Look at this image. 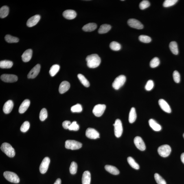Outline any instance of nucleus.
<instances>
[{
	"label": "nucleus",
	"instance_id": "f257e3e1",
	"mask_svg": "<svg viewBox=\"0 0 184 184\" xmlns=\"http://www.w3.org/2000/svg\"><path fill=\"white\" fill-rule=\"evenodd\" d=\"M88 67L91 68H95L98 67L101 63V60L99 55L93 54L88 55L86 58Z\"/></svg>",
	"mask_w": 184,
	"mask_h": 184
},
{
	"label": "nucleus",
	"instance_id": "f03ea898",
	"mask_svg": "<svg viewBox=\"0 0 184 184\" xmlns=\"http://www.w3.org/2000/svg\"><path fill=\"white\" fill-rule=\"evenodd\" d=\"M2 151L10 158H13L15 155V152L14 149L9 143H5L2 144L1 146Z\"/></svg>",
	"mask_w": 184,
	"mask_h": 184
},
{
	"label": "nucleus",
	"instance_id": "7ed1b4c3",
	"mask_svg": "<svg viewBox=\"0 0 184 184\" xmlns=\"http://www.w3.org/2000/svg\"><path fill=\"white\" fill-rule=\"evenodd\" d=\"M3 176L8 181L11 183H19L20 178L15 173L6 171L3 173Z\"/></svg>",
	"mask_w": 184,
	"mask_h": 184
},
{
	"label": "nucleus",
	"instance_id": "20e7f679",
	"mask_svg": "<svg viewBox=\"0 0 184 184\" xmlns=\"http://www.w3.org/2000/svg\"><path fill=\"white\" fill-rule=\"evenodd\" d=\"M126 78L124 75H121L117 77L112 84V86L116 90H118L124 85Z\"/></svg>",
	"mask_w": 184,
	"mask_h": 184
},
{
	"label": "nucleus",
	"instance_id": "39448f33",
	"mask_svg": "<svg viewBox=\"0 0 184 184\" xmlns=\"http://www.w3.org/2000/svg\"><path fill=\"white\" fill-rule=\"evenodd\" d=\"M82 143L74 140H68L65 142V147L66 148L72 150H77L81 148Z\"/></svg>",
	"mask_w": 184,
	"mask_h": 184
},
{
	"label": "nucleus",
	"instance_id": "423d86ee",
	"mask_svg": "<svg viewBox=\"0 0 184 184\" xmlns=\"http://www.w3.org/2000/svg\"><path fill=\"white\" fill-rule=\"evenodd\" d=\"M171 147L169 145H162L158 148V152L159 155L163 157H167L170 155L171 152Z\"/></svg>",
	"mask_w": 184,
	"mask_h": 184
},
{
	"label": "nucleus",
	"instance_id": "0eeeda50",
	"mask_svg": "<svg viewBox=\"0 0 184 184\" xmlns=\"http://www.w3.org/2000/svg\"><path fill=\"white\" fill-rule=\"evenodd\" d=\"M113 126H114V133L116 137L117 138L120 137L122 135L123 132L122 122L120 120H116Z\"/></svg>",
	"mask_w": 184,
	"mask_h": 184
},
{
	"label": "nucleus",
	"instance_id": "6e6552de",
	"mask_svg": "<svg viewBox=\"0 0 184 184\" xmlns=\"http://www.w3.org/2000/svg\"><path fill=\"white\" fill-rule=\"evenodd\" d=\"M106 109V106L104 104H99L95 106L93 112L94 115L97 117H100L104 113Z\"/></svg>",
	"mask_w": 184,
	"mask_h": 184
},
{
	"label": "nucleus",
	"instance_id": "1a4fd4ad",
	"mask_svg": "<svg viewBox=\"0 0 184 184\" xmlns=\"http://www.w3.org/2000/svg\"><path fill=\"white\" fill-rule=\"evenodd\" d=\"M50 162V160L49 158L46 157L44 158L39 167L40 172L41 174H44L47 172Z\"/></svg>",
	"mask_w": 184,
	"mask_h": 184
},
{
	"label": "nucleus",
	"instance_id": "9d476101",
	"mask_svg": "<svg viewBox=\"0 0 184 184\" xmlns=\"http://www.w3.org/2000/svg\"><path fill=\"white\" fill-rule=\"evenodd\" d=\"M86 135L90 139H96L100 137L98 132L93 128H88L86 130Z\"/></svg>",
	"mask_w": 184,
	"mask_h": 184
},
{
	"label": "nucleus",
	"instance_id": "9b49d317",
	"mask_svg": "<svg viewBox=\"0 0 184 184\" xmlns=\"http://www.w3.org/2000/svg\"><path fill=\"white\" fill-rule=\"evenodd\" d=\"M3 81L7 83H14L17 81L18 78L16 75L10 74H3L1 76Z\"/></svg>",
	"mask_w": 184,
	"mask_h": 184
},
{
	"label": "nucleus",
	"instance_id": "f8f14e48",
	"mask_svg": "<svg viewBox=\"0 0 184 184\" xmlns=\"http://www.w3.org/2000/svg\"><path fill=\"white\" fill-rule=\"evenodd\" d=\"M128 24L130 27L133 28L138 29H143V26L138 20L131 18L129 19L128 21Z\"/></svg>",
	"mask_w": 184,
	"mask_h": 184
},
{
	"label": "nucleus",
	"instance_id": "ddd939ff",
	"mask_svg": "<svg viewBox=\"0 0 184 184\" xmlns=\"http://www.w3.org/2000/svg\"><path fill=\"white\" fill-rule=\"evenodd\" d=\"M134 143L135 146L139 150L144 151L146 149V146L142 138L139 137H137L134 138Z\"/></svg>",
	"mask_w": 184,
	"mask_h": 184
},
{
	"label": "nucleus",
	"instance_id": "4468645a",
	"mask_svg": "<svg viewBox=\"0 0 184 184\" xmlns=\"http://www.w3.org/2000/svg\"><path fill=\"white\" fill-rule=\"evenodd\" d=\"M40 69V64H37L29 72L27 75L28 78H35L39 73Z\"/></svg>",
	"mask_w": 184,
	"mask_h": 184
},
{
	"label": "nucleus",
	"instance_id": "2eb2a0df",
	"mask_svg": "<svg viewBox=\"0 0 184 184\" xmlns=\"http://www.w3.org/2000/svg\"><path fill=\"white\" fill-rule=\"evenodd\" d=\"M40 16L36 15L29 18L27 22V25L29 27H32L36 25L40 21Z\"/></svg>",
	"mask_w": 184,
	"mask_h": 184
},
{
	"label": "nucleus",
	"instance_id": "dca6fc26",
	"mask_svg": "<svg viewBox=\"0 0 184 184\" xmlns=\"http://www.w3.org/2000/svg\"><path fill=\"white\" fill-rule=\"evenodd\" d=\"M159 104L161 109L164 111L168 113H170L172 112L170 106L164 99H160L159 101Z\"/></svg>",
	"mask_w": 184,
	"mask_h": 184
},
{
	"label": "nucleus",
	"instance_id": "f3484780",
	"mask_svg": "<svg viewBox=\"0 0 184 184\" xmlns=\"http://www.w3.org/2000/svg\"><path fill=\"white\" fill-rule=\"evenodd\" d=\"M64 17L68 20H72L76 18L77 14L75 11L72 10H66L63 13Z\"/></svg>",
	"mask_w": 184,
	"mask_h": 184
},
{
	"label": "nucleus",
	"instance_id": "a211bd4d",
	"mask_svg": "<svg viewBox=\"0 0 184 184\" xmlns=\"http://www.w3.org/2000/svg\"><path fill=\"white\" fill-rule=\"evenodd\" d=\"M14 105L12 101L9 100L7 101L3 106V110L4 113L6 114L10 113L13 108Z\"/></svg>",
	"mask_w": 184,
	"mask_h": 184
},
{
	"label": "nucleus",
	"instance_id": "6ab92c4d",
	"mask_svg": "<svg viewBox=\"0 0 184 184\" xmlns=\"http://www.w3.org/2000/svg\"><path fill=\"white\" fill-rule=\"evenodd\" d=\"M30 105V101L28 99L24 100L20 105L19 110V113L23 114L26 111Z\"/></svg>",
	"mask_w": 184,
	"mask_h": 184
},
{
	"label": "nucleus",
	"instance_id": "aec40b11",
	"mask_svg": "<svg viewBox=\"0 0 184 184\" xmlns=\"http://www.w3.org/2000/svg\"><path fill=\"white\" fill-rule=\"evenodd\" d=\"M32 51L30 49H28L24 52L22 56V60L24 62H28L32 58Z\"/></svg>",
	"mask_w": 184,
	"mask_h": 184
},
{
	"label": "nucleus",
	"instance_id": "412c9836",
	"mask_svg": "<svg viewBox=\"0 0 184 184\" xmlns=\"http://www.w3.org/2000/svg\"><path fill=\"white\" fill-rule=\"evenodd\" d=\"M70 84L67 81H64L61 83L60 85L59 91L61 94H63L67 92L69 89Z\"/></svg>",
	"mask_w": 184,
	"mask_h": 184
},
{
	"label": "nucleus",
	"instance_id": "4be33fe9",
	"mask_svg": "<svg viewBox=\"0 0 184 184\" xmlns=\"http://www.w3.org/2000/svg\"><path fill=\"white\" fill-rule=\"evenodd\" d=\"M91 174L89 171H86L83 174L82 178V184H90Z\"/></svg>",
	"mask_w": 184,
	"mask_h": 184
},
{
	"label": "nucleus",
	"instance_id": "5701e85b",
	"mask_svg": "<svg viewBox=\"0 0 184 184\" xmlns=\"http://www.w3.org/2000/svg\"><path fill=\"white\" fill-rule=\"evenodd\" d=\"M150 126L153 130L156 131H159L162 129L161 126L153 119H150L149 121Z\"/></svg>",
	"mask_w": 184,
	"mask_h": 184
},
{
	"label": "nucleus",
	"instance_id": "b1692460",
	"mask_svg": "<svg viewBox=\"0 0 184 184\" xmlns=\"http://www.w3.org/2000/svg\"><path fill=\"white\" fill-rule=\"evenodd\" d=\"M97 25L93 23H89L84 25L82 28L83 30L86 32H91L97 28Z\"/></svg>",
	"mask_w": 184,
	"mask_h": 184
},
{
	"label": "nucleus",
	"instance_id": "393cba45",
	"mask_svg": "<svg viewBox=\"0 0 184 184\" xmlns=\"http://www.w3.org/2000/svg\"><path fill=\"white\" fill-rule=\"evenodd\" d=\"M105 168L108 172L114 175H117L119 174V171L116 167L110 165H106L105 166Z\"/></svg>",
	"mask_w": 184,
	"mask_h": 184
},
{
	"label": "nucleus",
	"instance_id": "a878e982",
	"mask_svg": "<svg viewBox=\"0 0 184 184\" xmlns=\"http://www.w3.org/2000/svg\"><path fill=\"white\" fill-rule=\"evenodd\" d=\"M137 115L135 108H132L130 110L129 115V122L131 124L135 122L136 119H137Z\"/></svg>",
	"mask_w": 184,
	"mask_h": 184
},
{
	"label": "nucleus",
	"instance_id": "bb28decb",
	"mask_svg": "<svg viewBox=\"0 0 184 184\" xmlns=\"http://www.w3.org/2000/svg\"><path fill=\"white\" fill-rule=\"evenodd\" d=\"M13 65V62L11 61L4 60L0 62V67L3 69H9Z\"/></svg>",
	"mask_w": 184,
	"mask_h": 184
},
{
	"label": "nucleus",
	"instance_id": "cd10ccee",
	"mask_svg": "<svg viewBox=\"0 0 184 184\" xmlns=\"http://www.w3.org/2000/svg\"><path fill=\"white\" fill-rule=\"evenodd\" d=\"M111 26L110 25L104 24L102 25L99 29L98 32L100 34H104L107 33L110 30Z\"/></svg>",
	"mask_w": 184,
	"mask_h": 184
},
{
	"label": "nucleus",
	"instance_id": "c85d7f7f",
	"mask_svg": "<svg viewBox=\"0 0 184 184\" xmlns=\"http://www.w3.org/2000/svg\"><path fill=\"white\" fill-rule=\"evenodd\" d=\"M169 47L173 54L175 55L178 54L179 51H178L177 44L176 42H171L169 45Z\"/></svg>",
	"mask_w": 184,
	"mask_h": 184
},
{
	"label": "nucleus",
	"instance_id": "c756f323",
	"mask_svg": "<svg viewBox=\"0 0 184 184\" xmlns=\"http://www.w3.org/2000/svg\"><path fill=\"white\" fill-rule=\"evenodd\" d=\"M9 13V8L7 6H3L0 9V17L4 18L8 16Z\"/></svg>",
	"mask_w": 184,
	"mask_h": 184
},
{
	"label": "nucleus",
	"instance_id": "7c9ffc66",
	"mask_svg": "<svg viewBox=\"0 0 184 184\" xmlns=\"http://www.w3.org/2000/svg\"><path fill=\"white\" fill-rule=\"evenodd\" d=\"M60 69V66L58 64H54L51 68L49 71V74L51 76H54L58 73Z\"/></svg>",
	"mask_w": 184,
	"mask_h": 184
},
{
	"label": "nucleus",
	"instance_id": "2f4dec72",
	"mask_svg": "<svg viewBox=\"0 0 184 184\" xmlns=\"http://www.w3.org/2000/svg\"><path fill=\"white\" fill-rule=\"evenodd\" d=\"M78 77L79 80H80V81L83 85L86 87H89L90 86L89 83L83 75L79 74L78 75Z\"/></svg>",
	"mask_w": 184,
	"mask_h": 184
},
{
	"label": "nucleus",
	"instance_id": "473e14b6",
	"mask_svg": "<svg viewBox=\"0 0 184 184\" xmlns=\"http://www.w3.org/2000/svg\"><path fill=\"white\" fill-rule=\"evenodd\" d=\"M5 39V41L9 43H17L19 41V39L9 34L6 35Z\"/></svg>",
	"mask_w": 184,
	"mask_h": 184
},
{
	"label": "nucleus",
	"instance_id": "72a5a7b5",
	"mask_svg": "<svg viewBox=\"0 0 184 184\" xmlns=\"http://www.w3.org/2000/svg\"><path fill=\"white\" fill-rule=\"evenodd\" d=\"M128 162L129 165L132 168L136 169V170H139V166L138 164L136 162L133 158L131 157H129L127 158Z\"/></svg>",
	"mask_w": 184,
	"mask_h": 184
},
{
	"label": "nucleus",
	"instance_id": "f704fd0d",
	"mask_svg": "<svg viewBox=\"0 0 184 184\" xmlns=\"http://www.w3.org/2000/svg\"><path fill=\"white\" fill-rule=\"evenodd\" d=\"M110 49L112 50L118 51L121 49V46L120 44L116 41H113L110 43Z\"/></svg>",
	"mask_w": 184,
	"mask_h": 184
},
{
	"label": "nucleus",
	"instance_id": "c9c22d12",
	"mask_svg": "<svg viewBox=\"0 0 184 184\" xmlns=\"http://www.w3.org/2000/svg\"><path fill=\"white\" fill-rule=\"evenodd\" d=\"M154 179L158 184H166V182L161 176L157 173H156L154 175Z\"/></svg>",
	"mask_w": 184,
	"mask_h": 184
},
{
	"label": "nucleus",
	"instance_id": "e433bc0d",
	"mask_svg": "<svg viewBox=\"0 0 184 184\" xmlns=\"http://www.w3.org/2000/svg\"><path fill=\"white\" fill-rule=\"evenodd\" d=\"M47 112L45 108H43L40 112L39 118L40 120L44 121L47 118Z\"/></svg>",
	"mask_w": 184,
	"mask_h": 184
},
{
	"label": "nucleus",
	"instance_id": "4c0bfd02",
	"mask_svg": "<svg viewBox=\"0 0 184 184\" xmlns=\"http://www.w3.org/2000/svg\"><path fill=\"white\" fill-rule=\"evenodd\" d=\"M82 106L79 104H77L72 107L71 111L73 113H80L82 111Z\"/></svg>",
	"mask_w": 184,
	"mask_h": 184
},
{
	"label": "nucleus",
	"instance_id": "58836bf2",
	"mask_svg": "<svg viewBox=\"0 0 184 184\" xmlns=\"http://www.w3.org/2000/svg\"><path fill=\"white\" fill-rule=\"evenodd\" d=\"M77 169H78V165L76 163L74 162H72L70 167V172L71 174H75L77 172Z\"/></svg>",
	"mask_w": 184,
	"mask_h": 184
},
{
	"label": "nucleus",
	"instance_id": "ea45409f",
	"mask_svg": "<svg viewBox=\"0 0 184 184\" xmlns=\"http://www.w3.org/2000/svg\"><path fill=\"white\" fill-rule=\"evenodd\" d=\"M140 41L145 43H149L152 41V39L150 37L144 35H141L139 37Z\"/></svg>",
	"mask_w": 184,
	"mask_h": 184
},
{
	"label": "nucleus",
	"instance_id": "a19ab883",
	"mask_svg": "<svg viewBox=\"0 0 184 184\" xmlns=\"http://www.w3.org/2000/svg\"><path fill=\"white\" fill-rule=\"evenodd\" d=\"M160 61L159 59L156 57L153 58L151 61L150 65L151 67L156 68L159 65Z\"/></svg>",
	"mask_w": 184,
	"mask_h": 184
},
{
	"label": "nucleus",
	"instance_id": "79ce46f5",
	"mask_svg": "<svg viewBox=\"0 0 184 184\" xmlns=\"http://www.w3.org/2000/svg\"><path fill=\"white\" fill-rule=\"evenodd\" d=\"M177 0H166L163 3L164 7H168L172 6L177 2Z\"/></svg>",
	"mask_w": 184,
	"mask_h": 184
},
{
	"label": "nucleus",
	"instance_id": "37998d69",
	"mask_svg": "<svg viewBox=\"0 0 184 184\" xmlns=\"http://www.w3.org/2000/svg\"><path fill=\"white\" fill-rule=\"evenodd\" d=\"M29 127H30V124L29 122L27 121H25L22 124L20 128V130L22 132H26L29 130Z\"/></svg>",
	"mask_w": 184,
	"mask_h": 184
},
{
	"label": "nucleus",
	"instance_id": "c03bdc74",
	"mask_svg": "<svg viewBox=\"0 0 184 184\" xmlns=\"http://www.w3.org/2000/svg\"><path fill=\"white\" fill-rule=\"evenodd\" d=\"M150 5V2L148 1H143L141 2L139 5L140 9L141 10H144L145 9L148 8Z\"/></svg>",
	"mask_w": 184,
	"mask_h": 184
},
{
	"label": "nucleus",
	"instance_id": "a18cd8bd",
	"mask_svg": "<svg viewBox=\"0 0 184 184\" xmlns=\"http://www.w3.org/2000/svg\"><path fill=\"white\" fill-rule=\"evenodd\" d=\"M68 129L71 131H77L79 129L78 125L77 124L76 121H73L69 127Z\"/></svg>",
	"mask_w": 184,
	"mask_h": 184
},
{
	"label": "nucleus",
	"instance_id": "49530a36",
	"mask_svg": "<svg viewBox=\"0 0 184 184\" xmlns=\"http://www.w3.org/2000/svg\"><path fill=\"white\" fill-rule=\"evenodd\" d=\"M154 83L153 80H150L147 83L145 86V88L147 91H150L154 87Z\"/></svg>",
	"mask_w": 184,
	"mask_h": 184
},
{
	"label": "nucleus",
	"instance_id": "de8ad7c7",
	"mask_svg": "<svg viewBox=\"0 0 184 184\" xmlns=\"http://www.w3.org/2000/svg\"><path fill=\"white\" fill-rule=\"evenodd\" d=\"M173 77L174 81L177 83H178L180 82V74L177 71H175L173 73Z\"/></svg>",
	"mask_w": 184,
	"mask_h": 184
},
{
	"label": "nucleus",
	"instance_id": "09e8293b",
	"mask_svg": "<svg viewBox=\"0 0 184 184\" xmlns=\"http://www.w3.org/2000/svg\"><path fill=\"white\" fill-rule=\"evenodd\" d=\"M71 124L70 121L68 120H66L64 121L62 123V125L63 127L66 129H68L70 125Z\"/></svg>",
	"mask_w": 184,
	"mask_h": 184
},
{
	"label": "nucleus",
	"instance_id": "8fccbe9b",
	"mask_svg": "<svg viewBox=\"0 0 184 184\" xmlns=\"http://www.w3.org/2000/svg\"><path fill=\"white\" fill-rule=\"evenodd\" d=\"M61 180L60 178H58V179L56 180L54 184H61Z\"/></svg>",
	"mask_w": 184,
	"mask_h": 184
},
{
	"label": "nucleus",
	"instance_id": "3c124183",
	"mask_svg": "<svg viewBox=\"0 0 184 184\" xmlns=\"http://www.w3.org/2000/svg\"><path fill=\"white\" fill-rule=\"evenodd\" d=\"M181 159L182 162L184 164V153H183L181 156Z\"/></svg>",
	"mask_w": 184,
	"mask_h": 184
},
{
	"label": "nucleus",
	"instance_id": "603ef678",
	"mask_svg": "<svg viewBox=\"0 0 184 184\" xmlns=\"http://www.w3.org/2000/svg\"><path fill=\"white\" fill-rule=\"evenodd\" d=\"M183 137L184 138V133L183 134Z\"/></svg>",
	"mask_w": 184,
	"mask_h": 184
}]
</instances>
